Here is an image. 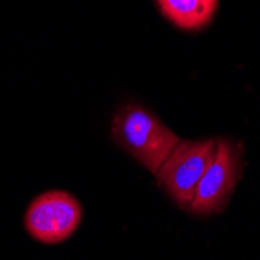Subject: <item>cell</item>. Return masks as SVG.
Listing matches in <instances>:
<instances>
[{"instance_id": "6da1fadb", "label": "cell", "mask_w": 260, "mask_h": 260, "mask_svg": "<svg viewBox=\"0 0 260 260\" xmlns=\"http://www.w3.org/2000/svg\"><path fill=\"white\" fill-rule=\"evenodd\" d=\"M112 137L153 175L181 139L140 105H125L112 119Z\"/></svg>"}, {"instance_id": "7a4b0ae2", "label": "cell", "mask_w": 260, "mask_h": 260, "mask_svg": "<svg viewBox=\"0 0 260 260\" xmlns=\"http://www.w3.org/2000/svg\"><path fill=\"white\" fill-rule=\"evenodd\" d=\"M215 147L217 139L181 140L159 167V184L181 207L192 204L197 187L214 159Z\"/></svg>"}, {"instance_id": "3957f363", "label": "cell", "mask_w": 260, "mask_h": 260, "mask_svg": "<svg viewBox=\"0 0 260 260\" xmlns=\"http://www.w3.org/2000/svg\"><path fill=\"white\" fill-rule=\"evenodd\" d=\"M83 217L81 204L62 190H50L36 197L25 214V228L33 239L56 245L72 235Z\"/></svg>"}, {"instance_id": "277c9868", "label": "cell", "mask_w": 260, "mask_h": 260, "mask_svg": "<svg viewBox=\"0 0 260 260\" xmlns=\"http://www.w3.org/2000/svg\"><path fill=\"white\" fill-rule=\"evenodd\" d=\"M242 173V151L240 145L228 139H217L214 159L206 169L195 192V198L188 206L195 214H212L220 210Z\"/></svg>"}, {"instance_id": "5b68a950", "label": "cell", "mask_w": 260, "mask_h": 260, "mask_svg": "<svg viewBox=\"0 0 260 260\" xmlns=\"http://www.w3.org/2000/svg\"><path fill=\"white\" fill-rule=\"evenodd\" d=\"M160 13L181 30H200L214 17L218 0H156Z\"/></svg>"}]
</instances>
